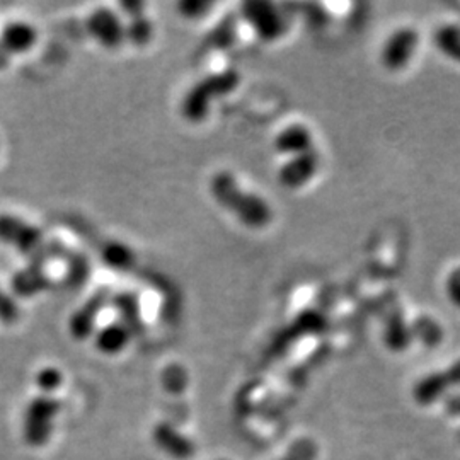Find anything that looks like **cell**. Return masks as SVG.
Masks as SVG:
<instances>
[{"instance_id": "ffe728a7", "label": "cell", "mask_w": 460, "mask_h": 460, "mask_svg": "<svg viewBox=\"0 0 460 460\" xmlns=\"http://www.w3.org/2000/svg\"><path fill=\"white\" fill-rule=\"evenodd\" d=\"M435 43L447 57H452L460 62V30L457 26H447L435 36Z\"/></svg>"}, {"instance_id": "52a82bcc", "label": "cell", "mask_w": 460, "mask_h": 460, "mask_svg": "<svg viewBox=\"0 0 460 460\" xmlns=\"http://www.w3.org/2000/svg\"><path fill=\"white\" fill-rule=\"evenodd\" d=\"M111 300L108 290H99L89 296L79 309H75L68 319V332L74 340L84 341L96 332V323L99 314L106 307V304Z\"/></svg>"}, {"instance_id": "30bf717a", "label": "cell", "mask_w": 460, "mask_h": 460, "mask_svg": "<svg viewBox=\"0 0 460 460\" xmlns=\"http://www.w3.org/2000/svg\"><path fill=\"white\" fill-rule=\"evenodd\" d=\"M38 43V30L36 26L16 19L9 21L0 31V49H4L9 57L11 55H24L36 47Z\"/></svg>"}, {"instance_id": "9a60e30c", "label": "cell", "mask_w": 460, "mask_h": 460, "mask_svg": "<svg viewBox=\"0 0 460 460\" xmlns=\"http://www.w3.org/2000/svg\"><path fill=\"white\" fill-rule=\"evenodd\" d=\"M101 260L115 271H128L135 264V252L121 241H110L101 249Z\"/></svg>"}, {"instance_id": "277c9868", "label": "cell", "mask_w": 460, "mask_h": 460, "mask_svg": "<svg viewBox=\"0 0 460 460\" xmlns=\"http://www.w3.org/2000/svg\"><path fill=\"white\" fill-rule=\"evenodd\" d=\"M0 243L33 258V263H38V254H41V249L47 246L41 230L11 214H0Z\"/></svg>"}, {"instance_id": "3957f363", "label": "cell", "mask_w": 460, "mask_h": 460, "mask_svg": "<svg viewBox=\"0 0 460 460\" xmlns=\"http://www.w3.org/2000/svg\"><path fill=\"white\" fill-rule=\"evenodd\" d=\"M239 84V75L235 72L215 74L201 83H198L193 89L182 99L181 111L186 119L190 121H201L208 115L210 104L215 96L227 94Z\"/></svg>"}, {"instance_id": "603a6c76", "label": "cell", "mask_w": 460, "mask_h": 460, "mask_svg": "<svg viewBox=\"0 0 460 460\" xmlns=\"http://www.w3.org/2000/svg\"><path fill=\"white\" fill-rule=\"evenodd\" d=\"M214 4L210 2H181L178 5L182 17L186 19H199V17L207 16V13L212 9Z\"/></svg>"}, {"instance_id": "9c48e42d", "label": "cell", "mask_w": 460, "mask_h": 460, "mask_svg": "<svg viewBox=\"0 0 460 460\" xmlns=\"http://www.w3.org/2000/svg\"><path fill=\"white\" fill-rule=\"evenodd\" d=\"M319 165L321 159L315 150L290 157L279 169V182L288 190H298L313 181L314 176L319 171Z\"/></svg>"}, {"instance_id": "4fadbf2b", "label": "cell", "mask_w": 460, "mask_h": 460, "mask_svg": "<svg viewBox=\"0 0 460 460\" xmlns=\"http://www.w3.org/2000/svg\"><path fill=\"white\" fill-rule=\"evenodd\" d=\"M154 442L163 452L176 459H184L193 452V445L190 444V440L167 423H161L154 428Z\"/></svg>"}, {"instance_id": "5bb4252c", "label": "cell", "mask_w": 460, "mask_h": 460, "mask_svg": "<svg viewBox=\"0 0 460 460\" xmlns=\"http://www.w3.org/2000/svg\"><path fill=\"white\" fill-rule=\"evenodd\" d=\"M49 287V277L45 275L41 264L33 263L30 268L16 273L13 279V290L17 296H31L43 292Z\"/></svg>"}, {"instance_id": "cb8c5ba5", "label": "cell", "mask_w": 460, "mask_h": 460, "mask_svg": "<svg viewBox=\"0 0 460 460\" xmlns=\"http://www.w3.org/2000/svg\"><path fill=\"white\" fill-rule=\"evenodd\" d=\"M19 317V307L13 296H7L0 288V321L4 323H14Z\"/></svg>"}, {"instance_id": "7c38bea8", "label": "cell", "mask_w": 460, "mask_h": 460, "mask_svg": "<svg viewBox=\"0 0 460 460\" xmlns=\"http://www.w3.org/2000/svg\"><path fill=\"white\" fill-rule=\"evenodd\" d=\"M313 146V133L300 123L285 127L275 138V148L279 154L290 155V157L311 152L314 150Z\"/></svg>"}, {"instance_id": "7a4b0ae2", "label": "cell", "mask_w": 460, "mask_h": 460, "mask_svg": "<svg viewBox=\"0 0 460 460\" xmlns=\"http://www.w3.org/2000/svg\"><path fill=\"white\" fill-rule=\"evenodd\" d=\"M62 411V402L53 395L31 399L22 414V438L30 447H43L49 442L55 420Z\"/></svg>"}, {"instance_id": "8fae6325", "label": "cell", "mask_w": 460, "mask_h": 460, "mask_svg": "<svg viewBox=\"0 0 460 460\" xmlns=\"http://www.w3.org/2000/svg\"><path fill=\"white\" fill-rule=\"evenodd\" d=\"M94 348L101 355L115 357L125 351L132 343L133 332L119 319L104 324L94 332Z\"/></svg>"}, {"instance_id": "7402d4cb", "label": "cell", "mask_w": 460, "mask_h": 460, "mask_svg": "<svg viewBox=\"0 0 460 460\" xmlns=\"http://www.w3.org/2000/svg\"><path fill=\"white\" fill-rule=\"evenodd\" d=\"M445 296L448 302L460 309V266L454 268L445 279Z\"/></svg>"}, {"instance_id": "5b68a950", "label": "cell", "mask_w": 460, "mask_h": 460, "mask_svg": "<svg viewBox=\"0 0 460 460\" xmlns=\"http://www.w3.org/2000/svg\"><path fill=\"white\" fill-rule=\"evenodd\" d=\"M85 28L91 38L102 49H119L127 41V24L110 7L94 9L85 21Z\"/></svg>"}, {"instance_id": "8992f818", "label": "cell", "mask_w": 460, "mask_h": 460, "mask_svg": "<svg viewBox=\"0 0 460 460\" xmlns=\"http://www.w3.org/2000/svg\"><path fill=\"white\" fill-rule=\"evenodd\" d=\"M243 16L252 31L266 41H275L287 31V19L270 2H247L243 5Z\"/></svg>"}, {"instance_id": "ba28073f", "label": "cell", "mask_w": 460, "mask_h": 460, "mask_svg": "<svg viewBox=\"0 0 460 460\" xmlns=\"http://www.w3.org/2000/svg\"><path fill=\"white\" fill-rule=\"evenodd\" d=\"M420 36L412 28H401L391 34L382 49V64L389 70H401L414 58Z\"/></svg>"}, {"instance_id": "e0dca14e", "label": "cell", "mask_w": 460, "mask_h": 460, "mask_svg": "<svg viewBox=\"0 0 460 460\" xmlns=\"http://www.w3.org/2000/svg\"><path fill=\"white\" fill-rule=\"evenodd\" d=\"M154 36V24L148 21L146 14L132 17L127 24V41H130L135 47H144Z\"/></svg>"}, {"instance_id": "ac0fdd59", "label": "cell", "mask_w": 460, "mask_h": 460, "mask_svg": "<svg viewBox=\"0 0 460 460\" xmlns=\"http://www.w3.org/2000/svg\"><path fill=\"white\" fill-rule=\"evenodd\" d=\"M412 336H418L421 338L425 345L435 346L438 345L442 341V336H444V331L440 328V324L431 319V317H420L414 324L411 326Z\"/></svg>"}, {"instance_id": "44dd1931", "label": "cell", "mask_w": 460, "mask_h": 460, "mask_svg": "<svg viewBox=\"0 0 460 460\" xmlns=\"http://www.w3.org/2000/svg\"><path fill=\"white\" fill-rule=\"evenodd\" d=\"M411 338V328H408V324L402 321L401 315H395L394 321L389 324V328L385 329V341L394 349H401L408 343H411L410 341Z\"/></svg>"}, {"instance_id": "6da1fadb", "label": "cell", "mask_w": 460, "mask_h": 460, "mask_svg": "<svg viewBox=\"0 0 460 460\" xmlns=\"http://www.w3.org/2000/svg\"><path fill=\"white\" fill-rule=\"evenodd\" d=\"M215 201L235 215L241 224L251 229H261L271 222V208L260 195L244 191L234 174L218 172L210 182Z\"/></svg>"}, {"instance_id": "2e32d148", "label": "cell", "mask_w": 460, "mask_h": 460, "mask_svg": "<svg viewBox=\"0 0 460 460\" xmlns=\"http://www.w3.org/2000/svg\"><path fill=\"white\" fill-rule=\"evenodd\" d=\"M115 304L116 311L121 315V323L128 326L133 334L142 329V319H140V309L138 300L132 294H121L111 298Z\"/></svg>"}, {"instance_id": "d6986e66", "label": "cell", "mask_w": 460, "mask_h": 460, "mask_svg": "<svg viewBox=\"0 0 460 460\" xmlns=\"http://www.w3.org/2000/svg\"><path fill=\"white\" fill-rule=\"evenodd\" d=\"M34 384L43 395H51L57 393L64 384V374L57 367H43L36 372Z\"/></svg>"}]
</instances>
